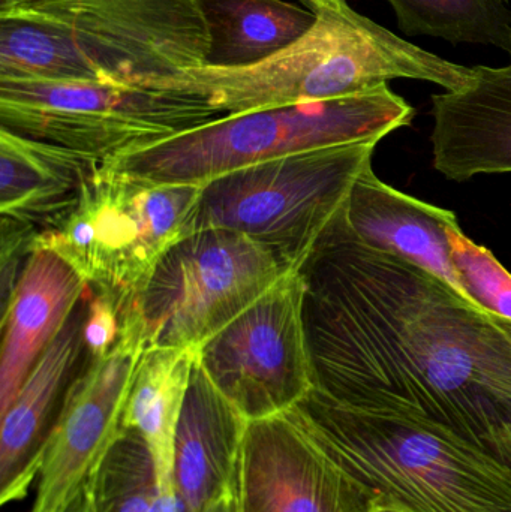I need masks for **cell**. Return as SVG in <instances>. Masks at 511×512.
I'll list each match as a JSON object with an SVG mask.
<instances>
[{"instance_id":"cell-1","label":"cell","mask_w":511,"mask_h":512,"mask_svg":"<svg viewBox=\"0 0 511 512\" xmlns=\"http://www.w3.org/2000/svg\"><path fill=\"white\" fill-rule=\"evenodd\" d=\"M299 273L315 390L437 424L511 466V339L488 312L369 248L345 206Z\"/></svg>"},{"instance_id":"cell-2","label":"cell","mask_w":511,"mask_h":512,"mask_svg":"<svg viewBox=\"0 0 511 512\" xmlns=\"http://www.w3.org/2000/svg\"><path fill=\"white\" fill-rule=\"evenodd\" d=\"M314 12L311 29L266 62L203 68L153 87L189 93L227 114L332 101L377 89L396 78L456 92L474 68L429 53L359 14L348 0H300Z\"/></svg>"},{"instance_id":"cell-3","label":"cell","mask_w":511,"mask_h":512,"mask_svg":"<svg viewBox=\"0 0 511 512\" xmlns=\"http://www.w3.org/2000/svg\"><path fill=\"white\" fill-rule=\"evenodd\" d=\"M288 412L378 508L511 512V466L437 424L350 408L315 388Z\"/></svg>"},{"instance_id":"cell-4","label":"cell","mask_w":511,"mask_h":512,"mask_svg":"<svg viewBox=\"0 0 511 512\" xmlns=\"http://www.w3.org/2000/svg\"><path fill=\"white\" fill-rule=\"evenodd\" d=\"M414 116L416 110L383 84L332 101L227 114L105 164L149 182L204 186L231 171L282 156L381 141L411 125Z\"/></svg>"},{"instance_id":"cell-5","label":"cell","mask_w":511,"mask_h":512,"mask_svg":"<svg viewBox=\"0 0 511 512\" xmlns=\"http://www.w3.org/2000/svg\"><path fill=\"white\" fill-rule=\"evenodd\" d=\"M201 189L149 182L102 162L74 209L38 231L30 252L59 255L90 291L111 295L128 315L159 261L195 233Z\"/></svg>"},{"instance_id":"cell-6","label":"cell","mask_w":511,"mask_h":512,"mask_svg":"<svg viewBox=\"0 0 511 512\" xmlns=\"http://www.w3.org/2000/svg\"><path fill=\"white\" fill-rule=\"evenodd\" d=\"M378 143L309 150L216 177L201 189L195 231H236L297 271L372 165Z\"/></svg>"},{"instance_id":"cell-7","label":"cell","mask_w":511,"mask_h":512,"mask_svg":"<svg viewBox=\"0 0 511 512\" xmlns=\"http://www.w3.org/2000/svg\"><path fill=\"white\" fill-rule=\"evenodd\" d=\"M222 116L204 99L174 90L0 80V128L101 162Z\"/></svg>"},{"instance_id":"cell-8","label":"cell","mask_w":511,"mask_h":512,"mask_svg":"<svg viewBox=\"0 0 511 512\" xmlns=\"http://www.w3.org/2000/svg\"><path fill=\"white\" fill-rule=\"evenodd\" d=\"M288 273L236 231L189 234L159 261L138 301L147 345L198 351Z\"/></svg>"},{"instance_id":"cell-9","label":"cell","mask_w":511,"mask_h":512,"mask_svg":"<svg viewBox=\"0 0 511 512\" xmlns=\"http://www.w3.org/2000/svg\"><path fill=\"white\" fill-rule=\"evenodd\" d=\"M0 15L65 30L113 83L158 87L206 66L209 29L197 0H32Z\"/></svg>"},{"instance_id":"cell-10","label":"cell","mask_w":511,"mask_h":512,"mask_svg":"<svg viewBox=\"0 0 511 512\" xmlns=\"http://www.w3.org/2000/svg\"><path fill=\"white\" fill-rule=\"evenodd\" d=\"M299 270L198 349V364L216 388L248 418L282 414L314 390L303 324Z\"/></svg>"},{"instance_id":"cell-11","label":"cell","mask_w":511,"mask_h":512,"mask_svg":"<svg viewBox=\"0 0 511 512\" xmlns=\"http://www.w3.org/2000/svg\"><path fill=\"white\" fill-rule=\"evenodd\" d=\"M144 322L135 307L104 357L86 360L66 393L39 468L32 512H66L83 495L122 429L138 364L147 351Z\"/></svg>"},{"instance_id":"cell-12","label":"cell","mask_w":511,"mask_h":512,"mask_svg":"<svg viewBox=\"0 0 511 512\" xmlns=\"http://www.w3.org/2000/svg\"><path fill=\"white\" fill-rule=\"evenodd\" d=\"M377 498L330 459L290 412L249 421L231 512H374Z\"/></svg>"},{"instance_id":"cell-13","label":"cell","mask_w":511,"mask_h":512,"mask_svg":"<svg viewBox=\"0 0 511 512\" xmlns=\"http://www.w3.org/2000/svg\"><path fill=\"white\" fill-rule=\"evenodd\" d=\"M89 297V294H87ZM87 297L0 414V504L21 501L38 478L45 448L84 354Z\"/></svg>"},{"instance_id":"cell-14","label":"cell","mask_w":511,"mask_h":512,"mask_svg":"<svg viewBox=\"0 0 511 512\" xmlns=\"http://www.w3.org/2000/svg\"><path fill=\"white\" fill-rule=\"evenodd\" d=\"M432 153L453 182L511 173V65L474 66L468 86L432 96Z\"/></svg>"},{"instance_id":"cell-15","label":"cell","mask_w":511,"mask_h":512,"mask_svg":"<svg viewBox=\"0 0 511 512\" xmlns=\"http://www.w3.org/2000/svg\"><path fill=\"white\" fill-rule=\"evenodd\" d=\"M87 292L80 274L54 252L33 249L24 259L15 288L2 304L0 414Z\"/></svg>"},{"instance_id":"cell-16","label":"cell","mask_w":511,"mask_h":512,"mask_svg":"<svg viewBox=\"0 0 511 512\" xmlns=\"http://www.w3.org/2000/svg\"><path fill=\"white\" fill-rule=\"evenodd\" d=\"M345 216L369 248L423 268L465 298L450 255V237L461 228L452 210L396 191L381 182L369 165L351 189Z\"/></svg>"},{"instance_id":"cell-17","label":"cell","mask_w":511,"mask_h":512,"mask_svg":"<svg viewBox=\"0 0 511 512\" xmlns=\"http://www.w3.org/2000/svg\"><path fill=\"white\" fill-rule=\"evenodd\" d=\"M248 423L197 361L174 441V489L188 512H207L230 496Z\"/></svg>"},{"instance_id":"cell-18","label":"cell","mask_w":511,"mask_h":512,"mask_svg":"<svg viewBox=\"0 0 511 512\" xmlns=\"http://www.w3.org/2000/svg\"><path fill=\"white\" fill-rule=\"evenodd\" d=\"M101 161L0 128L2 218L44 230L78 203Z\"/></svg>"},{"instance_id":"cell-19","label":"cell","mask_w":511,"mask_h":512,"mask_svg":"<svg viewBox=\"0 0 511 512\" xmlns=\"http://www.w3.org/2000/svg\"><path fill=\"white\" fill-rule=\"evenodd\" d=\"M197 358V349L147 348L126 400L122 429L137 432L143 439L161 493L176 490L174 441Z\"/></svg>"},{"instance_id":"cell-20","label":"cell","mask_w":511,"mask_h":512,"mask_svg":"<svg viewBox=\"0 0 511 512\" xmlns=\"http://www.w3.org/2000/svg\"><path fill=\"white\" fill-rule=\"evenodd\" d=\"M209 29L206 66L246 68L302 38L314 12L284 0H197Z\"/></svg>"},{"instance_id":"cell-21","label":"cell","mask_w":511,"mask_h":512,"mask_svg":"<svg viewBox=\"0 0 511 512\" xmlns=\"http://www.w3.org/2000/svg\"><path fill=\"white\" fill-rule=\"evenodd\" d=\"M0 80L113 83L68 32L24 15H0Z\"/></svg>"},{"instance_id":"cell-22","label":"cell","mask_w":511,"mask_h":512,"mask_svg":"<svg viewBox=\"0 0 511 512\" xmlns=\"http://www.w3.org/2000/svg\"><path fill=\"white\" fill-rule=\"evenodd\" d=\"M405 35L494 45L511 56V11L501 0H387Z\"/></svg>"},{"instance_id":"cell-23","label":"cell","mask_w":511,"mask_h":512,"mask_svg":"<svg viewBox=\"0 0 511 512\" xmlns=\"http://www.w3.org/2000/svg\"><path fill=\"white\" fill-rule=\"evenodd\" d=\"M86 490L89 512H152L158 484L152 457L137 432L120 433Z\"/></svg>"},{"instance_id":"cell-24","label":"cell","mask_w":511,"mask_h":512,"mask_svg":"<svg viewBox=\"0 0 511 512\" xmlns=\"http://www.w3.org/2000/svg\"><path fill=\"white\" fill-rule=\"evenodd\" d=\"M450 255L465 298L489 315L511 319V274L494 254L456 228Z\"/></svg>"},{"instance_id":"cell-25","label":"cell","mask_w":511,"mask_h":512,"mask_svg":"<svg viewBox=\"0 0 511 512\" xmlns=\"http://www.w3.org/2000/svg\"><path fill=\"white\" fill-rule=\"evenodd\" d=\"M128 315L111 295L89 289L83 328L86 360L104 357L113 349Z\"/></svg>"},{"instance_id":"cell-26","label":"cell","mask_w":511,"mask_h":512,"mask_svg":"<svg viewBox=\"0 0 511 512\" xmlns=\"http://www.w3.org/2000/svg\"><path fill=\"white\" fill-rule=\"evenodd\" d=\"M66 512H89V496H87L86 489H84L83 495L75 499L74 504Z\"/></svg>"},{"instance_id":"cell-27","label":"cell","mask_w":511,"mask_h":512,"mask_svg":"<svg viewBox=\"0 0 511 512\" xmlns=\"http://www.w3.org/2000/svg\"><path fill=\"white\" fill-rule=\"evenodd\" d=\"M32 0H0V12H8Z\"/></svg>"},{"instance_id":"cell-28","label":"cell","mask_w":511,"mask_h":512,"mask_svg":"<svg viewBox=\"0 0 511 512\" xmlns=\"http://www.w3.org/2000/svg\"><path fill=\"white\" fill-rule=\"evenodd\" d=\"M494 321L509 334L511 339V319L503 318V316L491 315Z\"/></svg>"},{"instance_id":"cell-29","label":"cell","mask_w":511,"mask_h":512,"mask_svg":"<svg viewBox=\"0 0 511 512\" xmlns=\"http://www.w3.org/2000/svg\"><path fill=\"white\" fill-rule=\"evenodd\" d=\"M207 512H231L230 496H228L227 499H224V501L219 502V504H216L215 507L210 508Z\"/></svg>"},{"instance_id":"cell-30","label":"cell","mask_w":511,"mask_h":512,"mask_svg":"<svg viewBox=\"0 0 511 512\" xmlns=\"http://www.w3.org/2000/svg\"><path fill=\"white\" fill-rule=\"evenodd\" d=\"M374 512H405V511H398V510H392V508H377Z\"/></svg>"},{"instance_id":"cell-31","label":"cell","mask_w":511,"mask_h":512,"mask_svg":"<svg viewBox=\"0 0 511 512\" xmlns=\"http://www.w3.org/2000/svg\"><path fill=\"white\" fill-rule=\"evenodd\" d=\"M501 2H504V3H506V2H509V0H501Z\"/></svg>"}]
</instances>
